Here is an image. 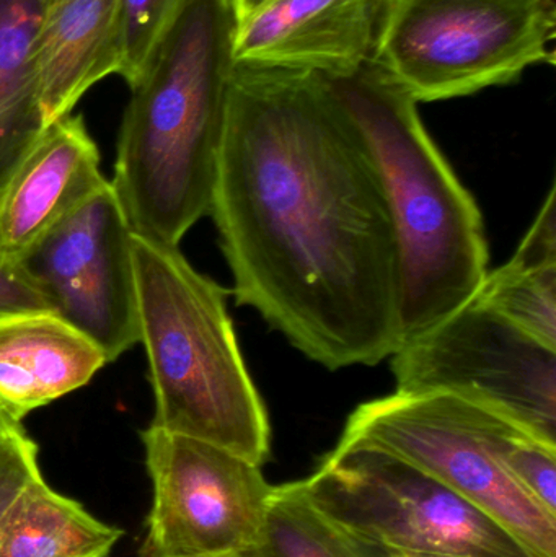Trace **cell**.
Returning <instances> with one entry per match:
<instances>
[{
    "mask_svg": "<svg viewBox=\"0 0 556 557\" xmlns=\"http://www.w3.org/2000/svg\"><path fill=\"white\" fill-rule=\"evenodd\" d=\"M209 215L237 304L304 356L335 372L400 346L391 209L320 75L235 62Z\"/></svg>",
    "mask_w": 556,
    "mask_h": 557,
    "instance_id": "1",
    "label": "cell"
},
{
    "mask_svg": "<svg viewBox=\"0 0 556 557\" xmlns=\"http://www.w3.org/2000/svg\"><path fill=\"white\" fill-rule=\"evenodd\" d=\"M235 28L231 0H182L131 88L111 186L137 237L178 247L209 214Z\"/></svg>",
    "mask_w": 556,
    "mask_h": 557,
    "instance_id": "2",
    "label": "cell"
},
{
    "mask_svg": "<svg viewBox=\"0 0 556 557\" xmlns=\"http://www.w3.org/2000/svg\"><path fill=\"white\" fill-rule=\"evenodd\" d=\"M322 78L358 131L387 198L400 257L404 341L479 290L489 274L482 211L431 139L417 101L378 65Z\"/></svg>",
    "mask_w": 556,
    "mask_h": 557,
    "instance_id": "3",
    "label": "cell"
},
{
    "mask_svg": "<svg viewBox=\"0 0 556 557\" xmlns=\"http://www.w3.org/2000/svg\"><path fill=\"white\" fill-rule=\"evenodd\" d=\"M133 264L156 398L150 425L261 467L270 457V419L235 337L227 288L195 270L178 247L134 234Z\"/></svg>",
    "mask_w": 556,
    "mask_h": 557,
    "instance_id": "4",
    "label": "cell"
},
{
    "mask_svg": "<svg viewBox=\"0 0 556 557\" xmlns=\"http://www.w3.org/2000/svg\"><path fill=\"white\" fill-rule=\"evenodd\" d=\"M554 0H385L371 62L417 103L555 64Z\"/></svg>",
    "mask_w": 556,
    "mask_h": 557,
    "instance_id": "5",
    "label": "cell"
},
{
    "mask_svg": "<svg viewBox=\"0 0 556 557\" xmlns=\"http://www.w3.org/2000/svg\"><path fill=\"white\" fill-rule=\"evenodd\" d=\"M515 429L521 428L446 393L395 392L358 406L339 442L404 458L479 507L535 556L556 557V516L519 486L503 461Z\"/></svg>",
    "mask_w": 556,
    "mask_h": 557,
    "instance_id": "6",
    "label": "cell"
},
{
    "mask_svg": "<svg viewBox=\"0 0 556 557\" xmlns=\"http://www.w3.org/2000/svg\"><path fill=\"white\" fill-rule=\"evenodd\" d=\"M302 483L323 513L401 557H538L479 507L381 448L339 442Z\"/></svg>",
    "mask_w": 556,
    "mask_h": 557,
    "instance_id": "7",
    "label": "cell"
},
{
    "mask_svg": "<svg viewBox=\"0 0 556 557\" xmlns=\"http://www.w3.org/2000/svg\"><path fill=\"white\" fill-rule=\"evenodd\" d=\"M400 393H446L556 448V350L473 295L391 356Z\"/></svg>",
    "mask_w": 556,
    "mask_h": 557,
    "instance_id": "8",
    "label": "cell"
},
{
    "mask_svg": "<svg viewBox=\"0 0 556 557\" xmlns=\"http://www.w3.org/2000/svg\"><path fill=\"white\" fill-rule=\"evenodd\" d=\"M140 438L153 497L139 557L247 555L273 491L261 467L156 425Z\"/></svg>",
    "mask_w": 556,
    "mask_h": 557,
    "instance_id": "9",
    "label": "cell"
},
{
    "mask_svg": "<svg viewBox=\"0 0 556 557\" xmlns=\"http://www.w3.org/2000/svg\"><path fill=\"white\" fill-rule=\"evenodd\" d=\"M18 264L51 311L113 362L139 344L133 232L111 182L46 232Z\"/></svg>",
    "mask_w": 556,
    "mask_h": 557,
    "instance_id": "10",
    "label": "cell"
},
{
    "mask_svg": "<svg viewBox=\"0 0 556 557\" xmlns=\"http://www.w3.org/2000/svg\"><path fill=\"white\" fill-rule=\"evenodd\" d=\"M385 0H270L237 22L234 61L338 77L371 62Z\"/></svg>",
    "mask_w": 556,
    "mask_h": 557,
    "instance_id": "11",
    "label": "cell"
},
{
    "mask_svg": "<svg viewBox=\"0 0 556 557\" xmlns=\"http://www.w3.org/2000/svg\"><path fill=\"white\" fill-rule=\"evenodd\" d=\"M108 180L84 117L46 127L0 198V250L18 258Z\"/></svg>",
    "mask_w": 556,
    "mask_h": 557,
    "instance_id": "12",
    "label": "cell"
},
{
    "mask_svg": "<svg viewBox=\"0 0 556 557\" xmlns=\"http://www.w3.org/2000/svg\"><path fill=\"white\" fill-rule=\"evenodd\" d=\"M107 357L51 311L0 318V399L25 418L87 385Z\"/></svg>",
    "mask_w": 556,
    "mask_h": 557,
    "instance_id": "13",
    "label": "cell"
},
{
    "mask_svg": "<svg viewBox=\"0 0 556 557\" xmlns=\"http://www.w3.org/2000/svg\"><path fill=\"white\" fill-rule=\"evenodd\" d=\"M118 0H51L38 38L45 126L69 116L95 84L116 74Z\"/></svg>",
    "mask_w": 556,
    "mask_h": 557,
    "instance_id": "14",
    "label": "cell"
},
{
    "mask_svg": "<svg viewBox=\"0 0 556 557\" xmlns=\"http://www.w3.org/2000/svg\"><path fill=\"white\" fill-rule=\"evenodd\" d=\"M51 0H0V198L45 133L38 38Z\"/></svg>",
    "mask_w": 556,
    "mask_h": 557,
    "instance_id": "15",
    "label": "cell"
},
{
    "mask_svg": "<svg viewBox=\"0 0 556 557\" xmlns=\"http://www.w3.org/2000/svg\"><path fill=\"white\" fill-rule=\"evenodd\" d=\"M475 297L556 350V189L552 186L515 257L483 278Z\"/></svg>",
    "mask_w": 556,
    "mask_h": 557,
    "instance_id": "16",
    "label": "cell"
},
{
    "mask_svg": "<svg viewBox=\"0 0 556 557\" xmlns=\"http://www.w3.org/2000/svg\"><path fill=\"white\" fill-rule=\"evenodd\" d=\"M123 532L88 513L41 478L0 522V557H107Z\"/></svg>",
    "mask_w": 556,
    "mask_h": 557,
    "instance_id": "17",
    "label": "cell"
},
{
    "mask_svg": "<svg viewBox=\"0 0 556 557\" xmlns=\"http://www.w3.org/2000/svg\"><path fill=\"white\" fill-rule=\"evenodd\" d=\"M247 557H401L323 513L302 481L273 487Z\"/></svg>",
    "mask_w": 556,
    "mask_h": 557,
    "instance_id": "18",
    "label": "cell"
},
{
    "mask_svg": "<svg viewBox=\"0 0 556 557\" xmlns=\"http://www.w3.org/2000/svg\"><path fill=\"white\" fill-rule=\"evenodd\" d=\"M180 3L182 0H118L116 74L131 88L143 77Z\"/></svg>",
    "mask_w": 556,
    "mask_h": 557,
    "instance_id": "19",
    "label": "cell"
},
{
    "mask_svg": "<svg viewBox=\"0 0 556 557\" xmlns=\"http://www.w3.org/2000/svg\"><path fill=\"white\" fill-rule=\"evenodd\" d=\"M41 476L38 445L25 429L0 435V522L25 487Z\"/></svg>",
    "mask_w": 556,
    "mask_h": 557,
    "instance_id": "20",
    "label": "cell"
},
{
    "mask_svg": "<svg viewBox=\"0 0 556 557\" xmlns=\"http://www.w3.org/2000/svg\"><path fill=\"white\" fill-rule=\"evenodd\" d=\"M42 311H51L45 295L26 276L18 261L0 250V318Z\"/></svg>",
    "mask_w": 556,
    "mask_h": 557,
    "instance_id": "21",
    "label": "cell"
},
{
    "mask_svg": "<svg viewBox=\"0 0 556 557\" xmlns=\"http://www.w3.org/2000/svg\"><path fill=\"white\" fill-rule=\"evenodd\" d=\"M23 429L22 419L0 399V435Z\"/></svg>",
    "mask_w": 556,
    "mask_h": 557,
    "instance_id": "22",
    "label": "cell"
},
{
    "mask_svg": "<svg viewBox=\"0 0 556 557\" xmlns=\"http://www.w3.org/2000/svg\"><path fill=\"white\" fill-rule=\"evenodd\" d=\"M270 0H231L232 10H234L235 22L247 18L251 13L257 12L260 7Z\"/></svg>",
    "mask_w": 556,
    "mask_h": 557,
    "instance_id": "23",
    "label": "cell"
},
{
    "mask_svg": "<svg viewBox=\"0 0 556 557\" xmlns=\"http://www.w3.org/2000/svg\"><path fill=\"white\" fill-rule=\"evenodd\" d=\"M139 557V556H137ZM208 557H247L245 555H228V556H208Z\"/></svg>",
    "mask_w": 556,
    "mask_h": 557,
    "instance_id": "24",
    "label": "cell"
},
{
    "mask_svg": "<svg viewBox=\"0 0 556 557\" xmlns=\"http://www.w3.org/2000/svg\"><path fill=\"white\" fill-rule=\"evenodd\" d=\"M433 557H456V556H433Z\"/></svg>",
    "mask_w": 556,
    "mask_h": 557,
    "instance_id": "25",
    "label": "cell"
}]
</instances>
